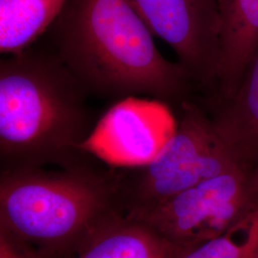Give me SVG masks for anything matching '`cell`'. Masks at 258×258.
<instances>
[{
  "label": "cell",
  "instance_id": "obj_1",
  "mask_svg": "<svg viewBox=\"0 0 258 258\" xmlns=\"http://www.w3.org/2000/svg\"><path fill=\"white\" fill-rule=\"evenodd\" d=\"M45 35L90 96L114 102L144 96L177 110L197 99L189 75L161 54L130 0H65Z\"/></svg>",
  "mask_w": 258,
  "mask_h": 258
},
{
  "label": "cell",
  "instance_id": "obj_2",
  "mask_svg": "<svg viewBox=\"0 0 258 258\" xmlns=\"http://www.w3.org/2000/svg\"><path fill=\"white\" fill-rule=\"evenodd\" d=\"M91 96L54 51L34 45L0 60V152L4 169L73 165L98 123Z\"/></svg>",
  "mask_w": 258,
  "mask_h": 258
},
{
  "label": "cell",
  "instance_id": "obj_3",
  "mask_svg": "<svg viewBox=\"0 0 258 258\" xmlns=\"http://www.w3.org/2000/svg\"><path fill=\"white\" fill-rule=\"evenodd\" d=\"M120 179L78 165L63 171L4 169L0 179V232L34 249L83 246L110 221L108 205Z\"/></svg>",
  "mask_w": 258,
  "mask_h": 258
},
{
  "label": "cell",
  "instance_id": "obj_4",
  "mask_svg": "<svg viewBox=\"0 0 258 258\" xmlns=\"http://www.w3.org/2000/svg\"><path fill=\"white\" fill-rule=\"evenodd\" d=\"M172 137L129 182L134 206L147 209L214 176L250 163L217 130L200 98L184 102Z\"/></svg>",
  "mask_w": 258,
  "mask_h": 258
},
{
  "label": "cell",
  "instance_id": "obj_5",
  "mask_svg": "<svg viewBox=\"0 0 258 258\" xmlns=\"http://www.w3.org/2000/svg\"><path fill=\"white\" fill-rule=\"evenodd\" d=\"M257 211L258 165H245L127 216L188 249L227 233Z\"/></svg>",
  "mask_w": 258,
  "mask_h": 258
},
{
  "label": "cell",
  "instance_id": "obj_6",
  "mask_svg": "<svg viewBox=\"0 0 258 258\" xmlns=\"http://www.w3.org/2000/svg\"><path fill=\"white\" fill-rule=\"evenodd\" d=\"M154 37L175 52L202 98L215 97L221 60L217 0H130Z\"/></svg>",
  "mask_w": 258,
  "mask_h": 258
},
{
  "label": "cell",
  "instance_id": "obj_7",
  "mask_svg": "<svg viewBox=\"0 0 258 258\" xmlns=\"http://www.w3.org/2000/svg\"><path fill=\"white\" fill-rule=\"evenodd\" d=\"M176 127L172 108L164 102L127 98L99 119L81 149L111 166L139 168L153 161Z\"/></svg>",
  "mask_w": 258,
  "mask_h": 258
},
{
  "label": "cell",
  "instance_id": "obj_8",
  "mask_svg": "<svg viewBox=\"0 0 258 258\" xmlns=\"http://www.w3.org/2000/svg\"><path fill=\"white\" fill-rule=\"evenodd\" d=\"M221 31L218 87L212 103L235 92L247 63L258 46V0H217Z\"/></svg>",
  "mask_w": 258,
  "mask_h": 258
},
{
  "label": "cell",
  "instance_id": "obj_9",
  "mask_svg": "<svg viewBox=\"0 0 258 258\" xmlns=\"http://www.w3.org/2000/svg\"><path fill=\"white\" fill-rule=\"evenodd\" d=\"M204 104L222 136L249 162L258 164V46L231 98L225 102Z\"/></svg>",
  "mask_w": 258,
  "mask_h": 258
},
{
  "label": "cell",
  "instance_id": "obj_10",
  "mask_svg": "<svg viewBox=\"0 0 258 258\" xmlns=\"http://www.w3.org/2000/svg\"><path fill=\"white\" fill-rule=\"evenodd\" d=\"M184 249L148 224L127 216L104 224L76 258H175Z\"/></svg>",
  "mask_w": 258,
  "mask_h": 258
},
{
  "label": "cell",
  "instance_id": "obj_11",
  "mask_svg": "<svg viewBox=\"0 0 258 258\" xmlns=\"http://www.w3.org/2000/svg\"><path fill=\"white\" fill-rule=\"evenodd\" d=\"M65 0H0V53L19 54L45 35Z\"/></svg>",
  "mask_w": 258,
  "mask_h": 258
},
{
  "label": "cell",
  "instance_id": "obj_12",
  "mask_svg": "<svg viewBox=\"0 0 258 258\" xmlns=\"http://www.w3.org/2000/svg\"><path fill=\"white\" fill-rule=\"evenodd\" d=\"M175 258H253L249 247L231 232L204 241L184 249Z\"/></svg>",
  "mask_w": 258,
  "mask_h": 258
},
{
  "label": "cell",
  "instance_id": "obj_13",
  "mask_svg": "<svg viewBox=\"0 0 258 258\" xmlns=\"http://www.w3.org/2000/svg\"><path fill=\"white\" fill-rule=\"evenodd\" d=\"M0 258H41L35 249L0 232Z\"/></svg>",
  "mask_w": 258,
  "mask_h": 258
}]
</instances>
